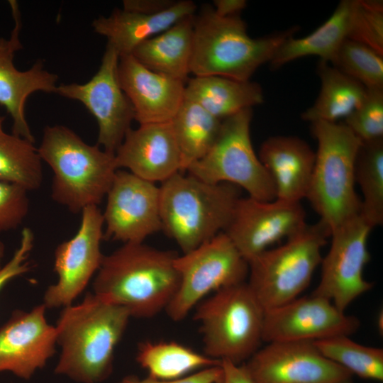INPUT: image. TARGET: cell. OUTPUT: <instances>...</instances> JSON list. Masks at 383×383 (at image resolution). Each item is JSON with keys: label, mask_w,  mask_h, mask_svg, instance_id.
Returning <instances> with one entry per match:
<instances>
[{"label": "cell", "mask_w": 383, "mask_h": 383, "mask_svg": "<svg viewBox=\"0 0 383 383\" xmlns=\"http://www.w3.org/2000/svg\"><path fill=\"white\" fill-rule=\"evenodd\" d=\"M372 228L357 214L331 231V243L322 257L321 274L313 295L326 298L340 311L370 291L363 271L370 260L367 240Z\"/></svg>", "instance_id": "obj_11"}, {"label": "cell", "mask_w": 383, "mask_h": 383, "mask_svg": "<svg viewBox=\"0 0 383 383\" xmlns=\"http://www.w3.org/2000/svg\"><path fill=\"white\" fill-rule=\"evenodd\" d=\"M42 304L28 311L16 310L0 328V372L29 379L56 352V327L45 318Z\"/></svg>", "instance_id": "obj_18"}, {"label": "cell", "mask_w": 383, "mask_h": 383, "mask_svg": "<svg viewBox=\"0 0 383 383\" xmlns=\"http://www.w3.org/2000/svg\"><path fill=\"white\" fill-rule=\"evenodd\" d=\"M106 197L104 239L144 243L162 231L160 187L155 183L118 169Z\"/></svg>", "instance_id": "obj_14"}, {"label": "cell", "mask_w": 383, "mask_h": 383, "mask_svg": "<svg viewBox=\"0 0 383 383\" xmlns=\"http://www.w3.org/2000/svg\"><path fill=\"white\" fill-rule=\"evenodd\" d=\"M174 266L179 284L165 309L174 321L183 320L207 294L246 282L249 270L248 262L224 232L177 255Z\"/></svg>", "instance_id": "obj_10"}, {"label": "cell", "mask_w": 383, "mask_h": 383, "mask_svg": "<svg viewBox=\"0 0 383 383\" xmlns=\"http://www.w3.org/2000/svg\"><path fill=\"white\" fill-rule=\"evenodd\" d=\"M115 159L118 169L153 183H162L182 172L171 121L131 128L116 151Z\"/></svg>", "instance_id": "obj_21"}, {"label": "cell", "mask_w": 383, "mask_h": 383, "mask_svg": "<svg viewBox=\"0 0 383 383\" xmlns=\"http://www.w3.org/2000/svg\"><path fill=\"white\" fill-rule=\"evenodd\" d=\"M185 97L223 120L264 101L261 86L221 76H193L185 83Z\"/></svg>", "instance_id": "obj_25"}, {"label": "cell", "mask_w": 383, "mask_h": 383, "mask_svg": "<svg viewBox=\"0 0 383 383\" xmlns=\"http://www.w3.org/2000/svg\"><path fill=\"white\" fill-rule=\"evenodd\" d=\"M305 218L300 201L240 196L223 232L248 262L271 245L301 231L307 226Z\"/></svg>", "instance_id": "obj_15"}, {"label": "cell", "mask_w": 383, "mask_h": 383, "mask_svg": "<svg viewBox=\"0 0 383 383\" xmlns=\"http://www.w3.org/2000/svg\"><path fill=\"white\" fill-rule=\"evenodd\" d=\"M171 123L181 155L182 172H186L210 150L219 134L222 120L184 96Z\"/></svg>", "instance_id": "obj_29"}, {"label": "cell", "mask_w": 383, "mask_h": 383, "mask_svg": "<svg viewBox=\"0 0 383 383\" xmlns=\"http://www.w3.org/2000/svg\"><path fill=\"white\" fill-rule=\"evenodd\" d=\"M159 187L162 231L183 253L223 232L240 197V189L233 184L208 183L185 172Z\"/></svg>", "instance_id": "obj_5"}, {"label": "cell", "mask_w": 383, "mask_h": 383, "mask_svg": "<svg viewBox=\"0 0 383 383\" xmlns=\"http://www.w3.org/2000/svg\"><path fill=\"white\" fill-rule=\"evenodd\" d=\"M136 361L151 378L170 381L221 364L175 341H144L138 346Z\"/></svg>", "instance_id": "obj_28"}, {"label": "cell", "mask_w": 383, "mask_h": 383, "mask_svg": "<svg viewBox=\"0 0 383 383\" xmlns=\"http://www.w3.org/2000/svg\"><path fill=\"white\" fill-rule=\"evenodd\" d=\"M330 236L331 230L319 220L248 262L247 283L265 311L295 299L308 287Z\"/></svg>", "instance_id": "obj_8"}, {"label": "cell", "mask_w": 383, "mask_h": 383, "mask_svg": "<svg viewBox=\"0 0 383 383\" xmlns=\"http://www.w3.org/2000/svg\"><path fill=\"white\" fill-rule=\"evenodd\" d=\"M213 9L215 13L221 17L229 18L239 16L247 6L245 0H214Z\"/></svg>", "instance_id": "obj_41"}, {"label": "cell", "mask_w": 383, "mask_h": 383, "mask_svg": "<svg viewBox=\"0 0 383 383\" xmlns=\"http://www.w3.org/2000/svg\"><path fill=\"white\" fill-rule=\"evenodd\" d=\"M131 316L93 292L62 309L57 324L60 355L55 372L79 383H99L113 370L114 352Z\"/></svg>", "instance_id": "obj_1"}, {"label": "cell", "mask_w": 383, "mask_h": 383, "mask_svg": "<svg viewBox=\"0 0 383 383\" xmlns=\"http://www.w3.org/2000/svg\"><path fill=\"white\" fill-rule=\"evenodd\" d=\"M257 155L274 184L276 199L301 202L306 197L316 154L306 141L272 136L261 144Z\"/></svg>", "instance_id": "obj_22"}, {"label": "cell", "mask_w": 383, "mask_h": 383, "mask_svg": "<svg viewBox=\"0 0 383 383\" xmlns=\"http://www.w3.org/2000/svg\"><path fill=\"white\" fill-rule=\"evenodd\" d=\"M347 39L360 43L383 55V2L352 0Z\"/></svg>", "instance_id": "obj_34"}, {"label": "cell", "mask_w": 383, "mask_h": 383, "mask_svg": "<svg viewBox=\"0 0 383 383\" xmlns=\"http://www.w3.org/2000/svg\"><path fill=\"white\" fill-rule=\"evenodd\" d=\"M38 152L53 173L52 199L74 214L101 203L118 170L115 154L62 125L43 129Z\"/></svg>", "instance_id": "obj_4"}, {"label": "cell", "mask_w": 383, "mask_h": 383, "mask_svg": "<svg viewBox=\"0 0 383 383\" xmlns=\"http://www.w3.org/2000/svg\"><path fill=\"white\" fill-rule=\"evenodd\" d=\"M196 9L191 0L176 1L169 9L153 14L116 9L109 16L95 18L91 26L95 33L107 38V44L121 57L131 55L143 41L194 15Z\"/></svg>", "instance_id": "obj_23"}, {"label": "cell", "mask_w": 383, "mask_h": 383, "mask_svg": "<svg viewBox=\"0 0 383 383\" xmlns=\"http://www.w3.org/2000/svg\"><path fill=\"white\" fill-rule=\"evenodd\" d=\"M6 117L0 116V180L18 184L28 192L43 181L42 160L31 142L4 131Z\"/></svg>", "instance_id": "obj_30"}, {"label": "cell", "mask_w": 383, "mask_h": 383, "mask_svg": "<svg viewBox=\"0 0 383 383\" xmlns=\"http://www.w3.org/2000/svg\"><path fill=\"white\" fill-rule=\"evenodd\" d=\"M352 0L341 1L332 15L309 35L286 39L278 48L270 65L272 69L300 57L315 55L320 60L331 62L338 48L347 39Z\"/></svg>", "instance_id": "obj_26"}, {"label": "cell", "mask_w": 383, "mask_h": 383, "mask_svg": "<svg viewBox=\"0 0 383 383\" xmlns=\"http://www.w3.org/2000/svg\"><path fill=\"white\" fill-rule=\"evenodd\" d=\"M265 310L247 282L218 290L199 302L194 319L200 326L204 354L240 365L262 340Z\"/></svg>", "instance_id": "obj_7"}, {"label": "cell", "mask_w": 383, "mask_h": 383, "mask_svg": "<svg viewBox=\"0 0 383 383\" xmlns=\"http://www.w3.org/2000/svg\"><path fill=\"white\" fill-rule=\"evenodd\" d=\"M119 55L106 44L98 71L83 84L57 85L55 94L81 102L96 118L97 145L115 154L135 120L131 103L118 79Z\"/></svg>", "instance_id": "obj_12"}, {"label": "cell", "mask_w": 383, "mask_h": 383, "mask_svg": "<svg viewBox=\"0 0 383 383\" xmlns=\"http://www.w3.org/2000/svg\"><path fill=\"white\" fill-rule=\"evenodd\" d=\"M223 371L218 383H255L243 364H235L229 360H221Z\"/></svg>", "instance_id": "obj_40"}, {"label": "cell", "mask_w": 383, "mask_h": 383, "mask_svg": "<svg viewBox=\"0 0 383 383\" xmlns=\"http://www.w3.org/2000/svg\"><path fill=\"white\" fill-rule=\"evenodd\" d=\"M175 1L172 0H124L123 9L153 14L169 9Z\"/></svg>", "instance_id": "obj_39"}, {"label": "cell", "mask_w": 383, "mask_h": 383, "mask_svg": "<svg viewBox=\"0 0 383 383\" xmlns=\"http://www.w3.org/2000/svg\"><path fill=\"white\" fill-rule=\"evenodd\" d=\"M355 182L362 194L360 214L373 228L383 223V138L362 142Z\"/></svg>", "instance_id": "obj_31"}, {"label": "cell", "mask_w": 383, "mask_h": 383, "mask_svg": "<svg viewBox=\"0 0 383 383\" xmlns=\"http://www.w3.org/2000/svg\"><path fill=\"white\" fill-rule=\"evenodd\" d=\"M194 16L143 41L131 55L150 70L186 83L190 74Z\"/></svg>", "instance_id": "obj_24"}, {"label": "cell", "mask_w": 383, "mask_h": 383, "mask_svg": "<svg viewBox=\"0 0 383 383\" xmlns=\"http://www.w3.org/2000/svg\"><path fill=\"white\" fill-rule=\"evenodd\" d=\"M118 79L139 125L170 122L185 96V82L155 72L133 55L119 57Z\"/></svg>", "instance_id": "obj_20"}, {"label": "cell", "mask_w": 383, "mask_h": 383, "mask_svg": "<svg viewBox=\"0 0 383 383\" xmlns=\"http://www.w3.org/2000/svg\"><path fill=\"white\" fill-rule=\"evenodd\" d=\"M296 27L260 38H252L240 16H218L212 6L204 5L194 14L190 74L221 76L250 81L263 64L272 58Z\"/></svg>", "instance_id": "obj_3"}, {"label": "cell", "mask_w": 383, "mask_h": 383, "mask_svg": "<svg viewBox=\"0 0 383 383\" xmlns=\"http://www.w3.org/2000/svg\"><path fill=\"white\" fill-rule=\"evenodd\" d=\"M4 254H5V245L4 243L1 240H0V270L3 267V265H1V262L4 256Z\"/></svg>", "instance_id": "obj_42"}, {"label": "cell", "mask_w": 383, "mask_h": 383, "mask_svg": "<svg viewBox=\"0 0 383 383\" xmlns=\"http://www.w3.org/2000/svg\"><path fill=\"white\" fill-rule=\"evenodd\" d=\"M223 371L221 364L217 366L202 369L183 378L163 381L150 377L140 378L135 375H127L116 383H218L221 379Z\"/></svg>", "instance_id": "obj_38"}, {"label": "cell", "mask_w": 383, "mask_h": 383, "mask_svg": "<svg viewBox=\"0 0 383 383\" xmlns=\"http://www.w3.org/2000/svg\"><path fill=\"white\" fill-rule=\"evenodd\" d=\"M104 218L96 206L81 212L79 227L70 239L60 243L54 253V271L57 282L44 293L47 309L72 304L99 270L104 255L101 249L104 239Z\"/></svg>", "instance_id": "obj_13"}, {"label": "cell", "mask_w": 383, "mask_h": 383, "mask_svg": "<svg viewBox=\"0 0 383 383\" xmlns=\"http://www.w3.org/2000/svg\"><path fill=\"white\" fill-rule=\"evenodd\" d=\"M252 118V110L248 109L222 120L210 150L186 172L208 183L233 184L252 198L272 201L276 199L274 184L251 142Z\"/></svg>", "instance_id": "obj_9"}, {"label": "cell", "mask_w": 383, "mask_h": 383, "mask_svg": "<svg viewBox=\"0 0 383 383\" xmlns=\"http://www.w3.org/2000/svg\"><path fill=\"white\" fill-rule=\"evenodd\" d=\"M330 64L367 89H383V55L367 45L346 39Z\"/></svg>", "instance_id": "obj_33"}, {"label": "cell", "mask_w": 383, "mask_h": 383, "mask_svg": "<svg viewBox=\"0 0 383 383\" xmlns=\"http://www.w3.org/2000/svg\"><path fill=\"white\" fill-rule=\"evenodd\" d=\"M311 123L318 148L306 199L331 231L360 212L355 166L362 141L344 123Z\"/></svg>", "instance_id": "obj_6"}, {"label": "cell", "mask_w": 383, "mask_h": 383, "mask_svg": "<svg viewBox=\"0 0 383 383\" xmlns=\"http://www.w3.org/2000/svg\"><path fill=\"white\" fill-rule=\"evenodd\" d=\"M326 358L343 367L353 375L383 381V350L359 344L347 335H338L313 341Z\"/></svg>", "instance_id": "obj_32"}, {"label": "cell", "mask_w": 383, "mask_h": 383, "mask_svg": "<svg viewBox=\"0 0 383 383\" xmlns=\"http://www.w3.org/2000/svg\"><path fill=\"white\" fill-rule=\"evenodd\" d=\"M28 193L18 184L0 180V233L23 223L29 211Z\"/></svg>", "instance_id": "obj_36"}, {"label": "cell", "mask_w": 383, "mask_h": 383, "mask_svg": "<svg viewBox=\"0 0 383 383\" xmlns=\"http://www.w3.org/2000/svg\"><path fill=\"white\" fill-rule=\"evenodd\" d=\"M318 74L321 90L315 103L301 114V118L311 123H336L345 119L364 99L367 88L334 67L320 60Z\"/></svg>", "instance_id": "obj_27"}, {"label": "cell", "mask_w": 383, "mask_h": 383, "mask_svg": "<svg viewBox=\"0 0 383 383\" xmlns=\"http://www.w3.org/2000/svg\"><path fill=\"white\" fill-rule=\"evenodd\" d=\"M177 256L144 243H123L104 256L93 293L124 307L131 317L152 318L165 311L177 291Z\"/></svg>", "instance_id": "obj_2"}, {"label": "cell", "mask_w": 383, "mask_h": 383, "mask_svg": "<svg viewBox=\"0 0 383 383\" xmlns=\"http://www.w3.org/2000/svg\"><path fill=\"white\" fill-rule=\"evenodd\" d=\"M360 326L356 316L346 314L326 298L311 294L265 311L262 340L316 341L350 336Z\"/></svg>", "instance_id": "obj_17"}, {"label": "cell", "mask_w": 383, "mask_h": 383, "mask_svg": "<svg viewBox=\"0 0 383 383\" xmlns=\"http://www.w3.org/2000/svg\"><path fill=\"white\" fill-rule=\"evenodd\" d=\"M9 2L14 27L9 39L0 38V106L6 109L12 118V133L35 143L26 117V101L36 91L55 93L58 76L48 71L42 60L36 61L28 70L16 69L13 59L16 52L22 48V25L17 2Z\"/></svg>", "instance_id": "obj_19"}, {"label": "cell", "mask_w": 383, "mask_h": 383, "mask_svg": "<svg viewBox=\"0 0 383 383\" xmlns=\"http://www.w3.org/2000/svg\"><path fill=\"white\" fill-rule=\"evenodd\" d=\"M33 244L34 234L32 230L24 228L18 248L9 261L0 270V291L9 281L29 271L30 267L28 258Z\"/></svg>", "instance_id": "obj_37"}, {"label": "cell", "mask_w": 383, "mask_h": 383, "mask_svg": "<svg viewBox=\"0 0 383 383\" xmlns=\"http://www.w3.org/2000/svg\"><path fill=\"white\" fill-rule=\"evenodd\" d=\"M243 365L255 383H353V375L313 341L267 343Z\"/></svg>", "instance_id": "obj_16"}, {"label": "cell", "mask_w": 383, "mask_h": 383, "mask_svg": "<svg viewBox=\"0 0 383 383\" xmlns=\"http://www.w3.org/2000/svg\"><path fill=\"white\" fill-rule=\"evenodd\" d=\"M344 124L362 142L383 138V89H367L362 103Z\"/></svg>", "instance_id": "obj_35"}]
</instances>
